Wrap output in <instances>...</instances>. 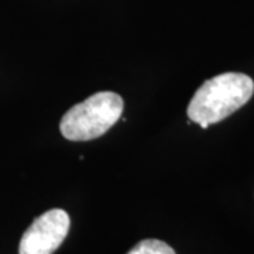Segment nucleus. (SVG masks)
Masks as SVG:
<instances>
[{"label": "nucleus", "instance_id": "nucleus-1", "mask_svg": "<svg viewBox=\"0 0 254 254\" xmlns=\"http://www.w3.org/2000/svg\"><path fill=\"white\" fill-rule=\"evenodd\" d=\"M254 93L253 79L239 72H226L206 81L195 92L188 106V118L202 128L229 118L243 108Z\"/></svg>", "mask_w": 254, "mask_h": 254}, {"label": "nucleus", "instance_id": "nucleus-2", "mask_svg": "<svg viewBox=\"0 0 254 254\" xmlns=\"http://www.w3.org/2000/svg\"><path fill=\"white\" fill-rule=\"evenodd\" d=\"M123 99L115 92H98L72 106L61 119L60 130L69 141H89L103 136L123 113Z\"/></svg>", "mask_w": 254, "mask_h": 254}, {"label": "nucleus", "instance_id": "nucleus-3", "mask_svg": "<svg viewBox=\"0 0 254 254\" xmlns=\"http://www.w3.org/2000/svg\"><path fill=\"white\" fill-rule=\"evenodd\" d=\"M69 223V216L63 209L43 213L24 232L18 254H53L65 240Z\"/></svg>", "mask_w": 254, "mask_h": 254}, {"label": "nucleus", "instance_id": "nucleus-4", "mask_svg": "<svg viewBox=\"0 0 254 254\" xmlns=\"http://www.w3.org/2000/svg\"><path fill=\"white\" fill-rule=\"evenodd\" d=\"M127 254H175L174 249L161 240L147 239L137 243Z\"/></svg>", "mask_w": 254, "mask_h": 254}]
</instances>
